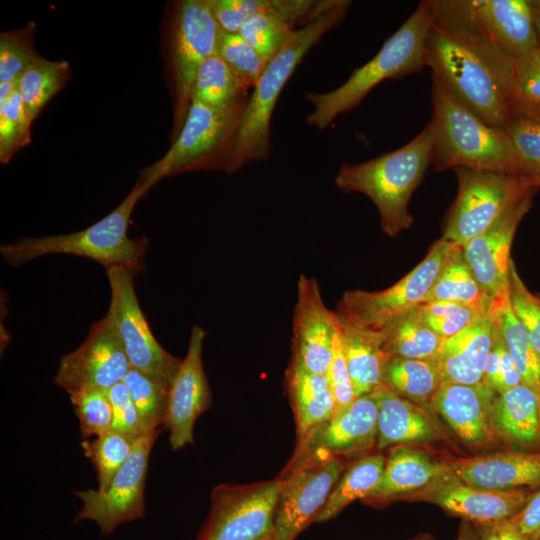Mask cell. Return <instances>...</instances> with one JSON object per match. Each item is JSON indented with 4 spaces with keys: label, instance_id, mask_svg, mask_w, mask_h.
Returning <instances> with one entry per match:
<instances>
[{
    "label": "cell",
    "instance_id": "cell-26",
    "mask_svg": "<svg viewBox=\"0 0 540 540\" xmlns=\"http://www.w3.org/2000/svg\"><path fill=\"white\" fill-rule=\"evenodd\" d=\"M448 468L447 463L436 462L423 452L396 445L389 451L378 485L362 501L383 504L404 499L426 487Z\"/></svg>",
    "mask_w": 540,
    "mask_h": 540
},
{
    "label": "cell",
    "instance_id": "cell-5",
    "mask_svg": "<svg viewBox=\"0 0 540 540\" xmlns=\"http://www.w3.org/2000/svg\"><path fill=\"white\" fill-rule=\"evenodd\" d=\"M146 193L136 181L125 199L93 225L70 234L22 238L2 245L0 253L14 267L49 254H67L96 261L106 270L123 266L136 274L144 270L148 239H132L127 232L135 205Z\"/></svg>",
    "mask_w": 540,
    "mask_h": 540
},
{
    "label": "cell",
    "instance_id": "cell-17",
    "mask_svg": "<svg viewBox=\"0 0 540 540\" xmlns=\"http://www.w3.org/2000/svg\"><path fill=\"white\" fill-rule=\"evenodd\" d=\"M206 332L191 328L188 348L169 390L164 426L173 451L193 444L194 424L212 404V393L202 363Z\"/></svg>",
    "mask_w": 540,
    "mask_h": 540
},
{
    "label": "cell",
    "instance_id": "cell-16",
    "mask_svg": "<svg viewBox=\"0 0 540 540\" xmlns=\"http://www.w3.org/2000/svg\"><path fill=\"white\" fill-rule=\"evenodd\" d=\"M532 495L528 488L495 491L474 487L448 468L426 487L404 499L429 502L465 520L486 525L515 517Z\"/></svg>",
    "mask_w": 540,
    "mask_h": 540
},
{
    "label": "cell",
    "instance_id": "cell-33",
    "mask_svg": "<svg viewBox=\"0 0 540 540\" xmlns=\"http://www.w3.org/2000/svg\"><path fill=\"white\" fill-rule=\"evenodd\" d=\"M493 304L503 341L521 375L523 384L540 393V358L526 329L512 310L508 288L493 297Z\"/></svg>",
    "mask_w": 540,
    "mask_h": 540
},
{
    "label": "cell",
    "instance_id": "cell-6",
    "mask_svg": "<svg viewBox=\"0 0 540 540\" xmlns=\"http://www.w3.org/2000/svg\"><path fill=\"white\" fill-rule=\"evenodd\" d=\"M425 62L468 110L506 130L511 115L508 88L479 54L431 22Z\"/></svg>",
    "mask_w": 540,
    "mask_h": 540
},
{
    "label": "cell",
    "instance_id": "cell-22",
    "mask_svg": "<svg viewBox=\"0 0 540 540\" xmlns=\"http://www.w3.org/2000/svg\"><path fill=\"white\" fill-rule=\"evenodd\" d=\"M378 412L375 391L357 397L345 411L298 442L296 450H323L340 457L367 451L377 443Z\"/></svg>",
    "mask_w": 540,
    "mask_h": 540
},
{
    "label": "cell",
    "instance_id": "cell-4",
    "mask_svg": "<svg viewBox=\"0 0 540 540\" xmlns=\"http://www.w3.org/2000/svg\"><path fill=\"white\" fill-rule=\"evenodd\" d=\"M430 23L428 2L422 1L377 54L355 69L343 84L330 92H306V100L314 107L306 118L307 124L324 130L339 115L356 108L382 81L401 78L426 67V37Z\"/></svg>",
    "mask_w": 540,
    "mask_h": 540
},
{
    "label": "cell",
    "instance_id": "cell-12",
    "mask_svg": "<svg viewBox=\"0 0 540 540\" xmlns=\"http://www.w3.org/2000/svg\"><path fill=\"white\" fill-rule=\"evenodd\" d=\"M111 291L107 315L113 322L130 368L143 372L169 388L182 359L168 353L153 335L134 287L135 273L123 266L106 270Z\"/></svg>",
    "mask_w": 540,
    "mask_h": 540
},
{
    "label": "cell",
    "instance_id": "cell-52",
    "mask_svg": "<svg viewBox=\"0 0 540 540\" xmlns=\"http://www.w3.org/2000/svg\"><path fill=\"white\" fill-rule=\"evenodd\" d=\"M513 519L521 534L527 538L540 532V489L533 493L526 506Z\"/></svg>",
    "mask_w": 540,
    "mask_h": 540
},
{
    "label": "cell",
    "instance_id": "cell-35",
    "mask_svg": "<svg viewBox=\"0 0 540 540\" xmlns=\"http://www.w3.org/2000/svg\"><path fill=\"white\" fill-rule=\"evenodd\" d=\"M389 357L433 359L444 341L422 319L418 308L399 318L380 333Z\"/></svg>",
    "mask_w": 540,
    "mask_h": 540
},
{
    "label": "cell",
    "instance_id": "cell-58",
    "mask_svg": "<svg viewBox=\"0 0 540 540\" xmlns=\"http://www.w3.org/2000/svg\"><path fill=\"white\" fill-rule=\"evenodd\" d=\"M540 296V295H539Z\"/></svg>",
    "mask_w": 540,
    "mask_h": 540
},
{
    "label": "cell",
    "instance_id": "cell-9",
    "mask_svg": "<svg viewBox=\"0 0 540 540\" xmlns=\"http://www.w3.org/2000/svg\"><path fill=\"white\" fill-rule=\"evenodd\" d=\"M455 244L442 237L408 274L380 291H345L335 314L342 320L380 335L402 316L424 304Z\"/></svg>",
    "mask_w": 540,
    "mask_h": 540
},
{
    "label": "cell",
    "instance_id": "cell-55",
    "mask_svg": "<svg viewBox=\"0 0 540 540\" xmlns=\"http://www.w3.org/2000/svg\"><path fill=\"white\" fill-rule=\"evenodd\" d=\"M456 540H478V538L474 534L471 527L467 523H464L460 528V531Z\"/></svg>",
    "mask_w": 540,
    "mask_h": 540
},
{
    "label": "cell",
    "instance_id": "cell-37",
    "mask_svg": "<svg viewBox=\"0 0 540 540\" xmlns=\"http://www.w3.org/2000/svg\"><path fill=\"white\" fill-rule=\"evenodd\" d=\"M70 64L65 60L51 61L41 57L17 80V90L31 122L45 105L67 84Z\"/></svg>",
    "mask_w": 540,
    "mask_h": 540
},
{
    "label": "cell",
    "instance_id": "cell-19",
    "mask_svg": "<svg viewBox=\"0 0 540 540\" xmlns=\"http://www.w3.org/2000/svg\"><path fill=\"white\" fill-rule=\"evenodd\" d=\"M535 193L530 191L516 200L490 227L461 247L465 261L490 297L508 288L512 242Z\"/></svg>",
    "mask_w": 540,
    "mask_h": 540
},
{
    "label": "cell",
    "instance_id": "cell-43",
    "mask_svg": "<svg viewBox=\"0 0 540 540\" xmlns=\"http://www.w3.org/2000/svg\"><path fill=\"white\" fill-rule=\"evenodd\" d=\"M216 54L247 90L255 87L266 67L257 51L239 33H228L220 29Z\"/></svg>",
    "mask_w": 540,
    "mask_h": 540
},
{
    "label": "cell",
    "instance_id": "cell-11",
    "mask_svg": "<svg viewBox=\"0 0 540 540\" xmlns=\"http://www.w3.org/2000/svg\"><path fill=\"white\" fill-rule=\"evenodd\" d=\"M454 171L458 192L442 238L460 247L490 227L516 200L536 191L509 172L466 167Z\"/></svg>",
    "mask_w": 540,
    "mask_h": 540
},
{
    "label": "cell",
    "instance_id": "cell-20",
    "mask_svg": "<svg viewBox=\"0 0 540 540\" xmlns=\"http://www.w3.org/2000/svg\"><path fill=\"white\" fill-rule=\"evenodd\" d=\"M481 38L516 63L540 52L529 0H463Z\"/></svg>",
    "mask_w": 540,
    "mask_h": 540
},
{
    "label": "cell",
    "instance_id": "cell-47",
    "mask_svg": "<svg viewBox=\"0 0 540 540\" xmlns=\"http://www.w3.org/2000/svg\"><path fill=\"white\" fill-rule=\"evenodd\" d=\"M508 295L514 314L526 329L540 358V296L526 287L513 260L509 268Z\"/></svg>",
    "mask_w": 540,
    "mask_h": 540
},
{
    "label": "cell",
    "instance_id": "cell-3",
    "mask_svg": "<svg viewBox=\"0 0 540 540\" xmlns=\"http://www.w3.org/2000/svg\"><path fill=\"white\" fill-rule=\"evenodd\" d=\"M431 97L432 117L428 126L433 136L435 170L466 167L515 174V153L506 130L482 121L433 74Z\"/></svg>",
    "mask_w": 540,
    "mask_h": 540
},
{
    "label": "cell",
    "instance_id": "cell-54",
    "mask_svg": "<svg viewBox=\"0 0 540 540\" xmlns=\"http://www.w3.org/2000/svg\"><path fill=\"white\" fill-rule=\"evenodd\" d=\"M529 2H530L531 12H532L536 38L538 42V47L540 51V0H529Z\"/></svg>",
    "mask_w": 540,
    "mask_h": 540
},
{
    "label": "cell",
    "instance_id": "cell-18",
    "mask_svg": "<svg viewBox=\"0 0 540 540\" xmlns=\"http://www.w3.org/2000/svg\"><path fill=\"white\" fill-rule=\"evenodd\" d=\"M335 332V313L325 305L318 281L301 274L293 311L291 360L309 372L326 375Z\"/></svg>",
    "mask_w": 540,
    "mask_h": 540
},
{
    "label": "cell",
    "instance_id": "cell-7",
    "mask_svg": "<svg viewBox=\"0 0 540 540\" xmlns=\"http://www.w3.org/2000/svg\"><path fill=\"white\" fill-rule=\"evenodd\" d=\"M246 106L219 110L192 101L171 147L137 181L148 192L165 177L193 171L226 172Z\"/></svg>",
    "mask_w": 540,
    "mask_h": 540
},
{
    "label": "cell",
    "instance_id": "cell-34",
    "mask_svg": "<svg viewBox=\"0 0 540 540\" xmlns=\"http://www.w3.org/2000/svg\"><path fill=\"white\" fill-rule=\"evenodd\" d=\"M248 90L228 65L217 55L208 57L197 73L192 101L219 110H230L248 102Z\"/></svg>",
    "mask_w": 540,
    "mask_h": 540
},
{
    "label": "cell",
    "instance_id": "cell-40",
    "mask_svg": "<svg viewBox=\"0 0 540 540\" xmlns=\"http://www.w3.org/2000/svg\"><path fill=\"white\" fill-rule=\"evenodd\" d=\"M133 444L127 438L112 431L96 436L93 440H82L84 454L97 472L98 491L104 492L108 488L114 476L129 458Z\"/></svg>",
    "mask_w": 540,
    "mask_h": 540
},
{
    "label": "cell",
    "instance_id": "cell-14",
    "mask_svg": "<svg viewBox=\"0 0 540 540\" xmlns=\"http://www.w3.org/2000/svg\"><path fill=\"white\" fill-rule=\"evenodd\" d=\"M158 434L159 431L146 434L134 442L129 458L104 492L74 491L82 502L75 523L93 521L103 535H110L120 525L145 517V481Z\"/></svg>",
    "mask_w": 540,
    "mask_h": 540
},
{
    "label": "cell",
    "instance_id": "cell-27",
    "mask_svg": "<svg viewBox=\"0 0 540 540\" xmlns=\"http://www.w3.org/2000/svg\"><path fill=\"white\" fill-rule=\"evenodd\" d=\"M285 387L295 415L298 443L332 419L334 396L326 375L309 372L293 360L285 372Z\"/></svg>",
    "mask_w": 540,
    "mask_h": 540
},
{
    "label": "cell",
    "instance_id": "cell-23",
    "mask_svg": "<svg viewBox=\"0 0 540 540\" xmlns=\"http://www.w3.org/2000/svg\"><path fill=\"white\" fill-rule=\"evenodd\" d=\"M495 327L492 298L466 328L444 339L439 352L433 358L439 368L442 382L476 384L483 381Z\"/></svg>",
    "mask_w": 540,
    "mask_h": 540
},
{
    "label": "cell",
    "instance_id": "cell-53",
    "mask_svg": "<svg viewBox=\"0 0 540 540\" xmlns=\"http://www.w3.org/2000/svg\"><path fill=\"white\" fill-rule=\"evenodd\" d=\"M483 526L480 540H529L521 534L513 518Z\"/></svg>",
    "mask_w": 540,
    "mask_h": 540
},
{
    "label": "cell",
    "instance_id": "cell-45",
    "mask_svg": "<svg viewBox=\"0 0 540 540\" xmlns=\"http://www.w3.org/2000/svg\"><path fill=\"white\" fill-rule=\"evenodd\" d=\"M83 440L111 430L112 406L106 391L85 390L69 394Z\"/></svg>",
    "mask_w": 540,
    "mask_h": 540
},
{
    "label": "cell",
    "instance_id": "cell-39",
    "mask_svg": "<svg viewBox=\"0 0 540 540\" xmlns=\"http://www.w3.org/2000/svg\"><path fill=\"white\" fill-rule=\"evenodd\" d=\"M506 132L515 153V174L537 191L540 189V120L511 115Z\"/></svg>",
    "mask_w": 540,
    "mask_h": 540
},
{
    "label": "cell",
    "instance_id": "cell-41",
    "mask_svg": "<svg viewBox=\"0 0 540 540\" xmlns=\"http://www.w3.org/2000/svg\"><path fill=\"white\" fill-rule=\"evenodd\" d=\"M34 23L0 34V83L17 82L40 56L35 48Z\"/></svg>",
    "mask_w": 540,
    "mask_h": 540
},
{
    "label": "cell",
    "instance_id": "cell-2",
    "mask_svg": "<svg viewBox=\"0 0 540 540\" xmlns=\"http://www.w3.org/2000/svg\"><path fill=\"white\" fill-rule=\"evenodd\" d=\"M433 136L427 125L404 146L361 163H342L334 178L342 192L362 193L375 204L381 230L396 237L413 223L408 206L432 165Z\"/></svg>",
    "mask_w": 540,
    "mask_h": 540
},
{
    "label": "cell",
    "instance_id": "cell-10",
    "mask_svg": "<svg viewBox=\"0 0 540 540\" xmlns=\"http://www.w3.org/2000/svg\"><path fill=\"white\" fill-rule=\"evenodd\" d=\"M345 469L340 456L323 450H295L280 476L282 487L268 540H295L315 521Z\"/></svg>",
    "mask_w": 540,
    "mask_h": 540
},
{
    "label": "cell",
    "instance_id": "cell-50",
    "mask_svg": "<svg viewBox=\"0 0 540 540\" xmlns=\"http://www.w3.org/2000/svg\"><path fill=\"white\" fill-rule=\"evenodd\" d=\"M107 393L112 406V426L110 431L120 434L134 443L144 434L137 410L126 385L123 381L119 382L111 387Z\"/></svg>",
    "mask_w": 540,
    "mask_h": 540
},
{
    "label": "cell",
    "instance_id": "cell-56",
    "mask_svg": "<svg viewBox=\"0 0 540 540\" xmlns=\"http://www.w3.org/2000/svg\"><path fill=\"white\" fill-rule=\"evenodd\" d=\"M411 540H432L430 535H420L412 538Z\"/></svg>",
    "mask_w": 540,
    "mask_h": 540
},
{
    "label": "cell",
    "instance_id": "cell-15",
    "mask_svg": "<svg viewBox=\"0 0 540 540\" xmlns=\"http://www.w3.org/2000/svg\"><path fill=\"white\" fill-rule=\"evenodd\" d=\"M129 369L121 340L106 314L91 326L77 349L60 359L54 382L68 395L85 390L107 392L123 381Z\"/></svg>",
    "mask_w": 540,
    "mask_h": 540
},
{
    "label": "cell",
    "instance_id": "cell-42",
    "mask_svg": "<svg viewBox=\"0 0 540 540\" xmlns=\"http://www.w3.org/2000/svg\"><path fill=\"white\" fill-rule=\"evenodd\" d=\"M508 104L511 115L540 120V52L515 64Z\"/></svg>",
    "mask_w": 540,
    "mask_h": 540
},
{
    "label": "cell",
    "instance_id": "cell-46",
    "mask_svg": "<svg viewBox=\"0 0 540 540\" xmlns=\"http://www.w3.org/2000/svg\"><path fill=\"white\" fill-rule=\"evenodd\" d=\"M492 300V299H491ZM491 300L481 307L432 301L418 307L424 322L441 338H450L466 328Z\"/></svg>",
    "mask_w": 540,
    "mask_h": 540
},
{
    "label": "cell",
    "instance_id": "cell-24",
    "mask_svg": "<svg viewBox=\"0 0 540 540\" xmlns=\"http://www.w3.org/2000/svg\"><path fill=\"white\" fill-rule=\"evenodd\" d=\"M469 485L506 491L540 486V453L503 452L446 462Z\"/></svg>",
    "mask_w": 540,
    "mask_h": 540
},
{
    "label": "cell",
    "instance_id": "cell-13",
    "mask_svg": "<svg viewBox=\"0 0 540 540\" xmlns=\"http://www.w3.org/2000/svg\"><path fill=\"white\" fill-rule=\"evenodd\" d=\"M281 487L280 477L245 485H217L211 492L208 520L197 540H268Z\"/></svg>",
    "mask_w": 540,
    "mask_h": 540
},
{
    "label": "cell",
    "instance_id": "cell-49",
    "mask_svg": "<svg viewBox=\"0 0 540 540\" xmlns=\"http://www.w3.org/2000/svg\"><path fill=\"white\" fill-rule=\"evenodd\" d=\"M326 376L335 401L334 417L345 411L356 399L337 323L331 361Z\"/></svg>",
    "mask_w": 540,
    "mask_h": 540
},
{
    "label": "cell",
    "instance_id": "cell-44",
    "mask_svg": "<svg viewBox=\"0 0 540 540\" xmlns=\"http://www.w3.org/2000/svg\"><path fill=\"white\" fill-rule=\"evenodd\" d=\"M22 98L16 89L0 105V161L8 163L13 155L30 143V126Z\"/></svg>",
    "mask_w": 540,
    "mask_h": 540
},
{
    "label": "cell",
    "instance_id": "cell-30",
    "mask_svg": "<svg viewBox=\"0 0 540 540\" xmlns=\"http://www.w3.org/2000/svg\"><path fill=\"white\" fill-rule=\"evenodd\" d=\"M335 317L356 398L369 394L382 384L390 358L383 349L382 337Z\"/></svg>",
    "mask_w": 540,
    "mask_h": 540
},
{
    "label": "cell",
    "instance_id": "cell-51",
    "mask_svg": "<svg viewBox=\"0 0 540 540\" xmlns=\"http://www.w3.org/2000/svg\"><path fill=\"white\" fill-rule=\"evenodd\" d=\"M221 30L239 33L246 17L240 11L236 0H208Z\"/></svg>",
    "mask_w": 540,
    "mask_h": 540
},
{
    "label": "cell",
    "instance_id": "cell-1",
    "mask_svg": "<svg viewBox=\"0 0 540 540\" xmlns=\"http://www.w3.org/2000/svg\"><path fill=\"white\" fill-rule=\"evenodd\" d=\"M350 5L348 0H333L323 12L295 29L266 65L248 99L226 173L233 174L270 156L271 118L283 88L309 50L344 20Z\"/></svg>",
    "mask_w": 540,
    "mask_h": 540
},
{
    "label": "cell",
    "instance_id": "cell-38",
    "mask_svg": "<svg viewBox=\"0 0 540 540\" xmlns=\"http://www.w3.org/2000/svg\"><path fill=\"white\" fill-rule=\"evenodd\" d=\"M138 413L143 434L164 425L170 388L155 378L130 368L123 379Z\"/></svg>",
    "mask_w": 540,
    "mask_h": 540
},
{
    "label": "cell",
    "instance_id": "cell-28",
    "mask_svg": "<svg viewBox=\"0 0 540 540\" xmlns=\"http://www.w3.org/2000/svg\"><path fill=\"white\" fill-rule=\"evenodd\" d=\"M374 391L379 403L376 443L379 450L437 439L432 422L412 401L399 396L383 384Z\"/></svg>",
    "mask_w": 540,
    "mask_h": 540
},
{
    "label": "cell",
    "instance_id": "cell-21",
    "mask_svg": "<svg viewBox=\"0 0 540 540\" xmlns=\"http://www.w3.org/2000/svg\"><path fill=\"white\" fill-rule=\"evenodd\" d=\"M497 393L483 381L476 384L442 382L430 400L453 432L469 447L494 439L492 404Z\"/></svg>",
    "mask_w": 540,
    "mask_h": 540
},
{
    "label": "cell",
    "instance_id": "cell-25",
    "mask_svg": "<svg viewBox=\"0 0 540 540\" xmlns=\"http://www.w3.org/2000/svg\"><path fill=\"white\" fill-rule=\"evenodd\" d=\"M313 10V1L268 0L266 9L246 18L239 34L267 65L288 41L295 24L306 23Z\"/></svg>",
    "mask_w": 540,
    "mask_h": 540
},
{
    "label": "cell",
    "instance_id": "cell-36",
    "mask_svg": "<svg viewBox=\"0 0 540 540\" xmlns=\"http://www.w3.org/2000/svg\"><path fill=\"white\" fill-rule=\"evenodd\" d=\"M492 298L479 285L463 257L462 248L454 245L432 286L426 302L443 301L481 307Z\"/></svg>",
    "mask_w": 540,
    "mask_h": 540
},
{
    "label": "cell",
    "instance_id": "cell-29",
    "mask_svg": "<svg viewBox=\"0 0 540 540\" xmlns=\"http://www.w3.org/2000/svg\"><path fill=\"white\" fill-rule=\"evenodd\" d=\"M496 434L525 448L540 444V393L521 383L497 394L492 404Z\"/></svg>",
    "mask_w": 540,
    "mask_h": 540
},
{
    "label": "cell",
    "instance_id": "cell-57",
    "mask_svg": "<svg viewBox=\"0 0 540 540\" xmlns=\"http://www.w3.org/2000/svg\"><path fill=\"white\" fill-rule=\"evenodd\" d=\"M529 540H540V532L531 536Z\"/></svg>",
    "mask_w": 540,
    "mask_h": 540
},
{
    "label": "cell",
    "instance_id": "cell-48",
    "mask_svg": "<svg viewBox=\"0 0 540 540\" xmlns=\"http://www.w3.org/2000/svg\"><path fill=\"white\" fill-rule=\"evenodd\" d=\"M483 382L497 394L523 383L521 375L503 341L498 325L495 327L493 343L487 357Z\"/></svg>",
    "mask_w": 540,
    "mask_h": 540
},
{
    "label": "cell",
    "instance_id": "cell-8",
    "mask_svg": "<svg viewBox=\"0 0 540 540\" xmlns=\"http://www.w3.org/2000/svg\"><path fill=\"white\" fill-rule=\"evenodd\" d=\"M219 31L208 0L173 4L166 33V69L173 100L172 141L186 120L201 64L216 54Z\"/></svg>",
    "mask_w": 540,
    "mask_h": 540
},
{
    "label": "cell",
    "instance_id": "cell-32",
    "mask_svg": "<svg viewBox=\"0 0 540 540\" xmlns=\"http://www.w3.org/2000/svg\"><path fill=\"white\" fill-rule=\"evenodd\" d=\"M441 383L442 377L434 359L390 357L383 370V385L419 404H430Z\"/></svg>",
    "mask_w": 540,
    "mask_h": 540
},
{
    "label": "cell",
    "instance_id": "cell-31",
    "mask_svg": "<svg viewBox=\"0 0 540 540\" xmlns=\"http://www.w3.org/2000/svg\"><path fill=\"white\" fill-rule=\"evenodd\" d=\"M386 458L381 453L365 455L345 469L314 522L335 518L354 501L364 500L378 485Z\"/></svg>",
    "mask_w": 540,
    "mask_h": 540
}]
</instances>
